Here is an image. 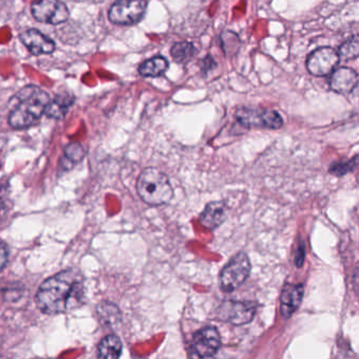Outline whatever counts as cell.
I'll return each mask as SVG.
<instances>
[{
	"label": "cell",
	"mask_w": 359,
	"mask_h": 359,
	"mask_svg": "<svg viewBox=\"0 0 359 359\" xmlns=\"http://www.w3.org/2000/svg\"><path fill=\"white\" fill-rule=\"evenodd\" d=\"M83 275L76 269H68L41 283L35 302L43 314L58 315L79 308L83 304Z\"/></svg>",
	"instance_id": "cell-1"
},
{
	"label": "cell",
	"mask_w": 359,
	"mask_h": 359,
	"mask_svg": "<svg viewBox=\"0 0 359 359\" xmlns=\"http://www.w3.org/2000/svg\"><path fill=\"white\" fill-rule=\"evenodd\" d=\"M14 98L18 102L8 117V123L15 130L28 129L35 125L51 102L47 92L32 85L22 88Z\"/></svg>",
	"instance_id": "cell-2"
},
{
	"label": "cell",
	"mask_w": 359,
	"mask_h": 359,
	"mask_svg": "<svg viewBox=\"0 0 359 359\" xmlns=\"http://www.w3.org/2000/svg\"><path fill=\"white\" fill-rule=\"evenodd\" d=\"M136 191L142 201L152 207L165 205L174 196L169 178L157 168H147L140 174Z\"/></svg>",
	"instance_id": "cell-3"
},
{
	"label": "cell",
	"mask_w": 359,
	"mask_h": 359,
	"mask_svg": "<svg viewBox=\"0 0 359 359\" xmlns=\"http://www.w3.org/2000/svg\"><path fill=\"white\" fill-rule=\"evenodd\" d=\"M251 273V262L247 254H236L222 269L219 275L220 289L224 293H231L238 289Z\"/></svg>",
	"instance_id": "cell-4"
},
{
	"label": "cell",
	"mask_w": 359,
	"mask_h": 359,
	"mask_svg": "<svg viewBox=\"0 0 359 359\" xmlns=\"http://www.w3.org/2000/svg\"><path fill=\"white\" fill-rule=\"evenodd\" d=\"M147 8V0H117L109 11V20L118 26H133L144 18Z\"/></svg>",
	"instance_id": "cell-5"
},
{
	"label": "cell",
	"mask_w": 359,
	"mask_h": 359,
	"mask_svg": "<svg viewBox=\"0 0 359 359\" xmlns=\"http://www.w3.org/2000/svg\"><path fill=\"white\" fill-rule=\"evenodd\" d=\"M33 18L43 24H64L70 16L66 4L60 0H33L31 5Z\"/></svg>",
	"instance_id": "cell-6"
},
{
	"label": "cell",
	"mask_w": 359,
	"mask_h": 359,
	"mask_svg": "<svg viewBox=\"0 0 359 359\" xmlns=\"http://www.w3.org/2000/svg\"><path fill=\"white\" fill-rule=\"evenodd\" d=\"M222 346V337L215 327H205L197 331L191 340V356L195 358H211Z\"/></svg>",
	"instance_id": "cell-7"
},
{
	"label": "cell",
	"mask_w": 359,
	"mask_h": 359,
	"mask_svg": "<svg viewBox=\"0 0 359 359\" xmlns=\"http://www.w3.org/2000/svg\"><path fill=\"white\" fill-rule=\"evenodd\" d=\"M237 123L245 128H266L279 129L283 121L276 111L257 110V109L241 108L235 113Z\"/></svg>",
	"instance_id": "cell-8"
},
{
	"label": "cell",
	"mask_w": 359,
	"mask_h": 359,
	"mask_svg": "<svg viewBox=\"0 0 359 359\" xmlns=\"http://www.w3.org/2000/svg\"><path fill=\"white\" fill-rule=\"evenodd\" d=\"M256 304L249 302L226 300L217 310V318L233 325L249 323L255 316Z\"/></svg>",
	"instance_id": "cell-9"
},
{
	"label": "cell",
	"mask_w": 359,
	"mask_h": 359,
	"mask_svg": "<svg viewBox=\"0 0 359 359\" xmlns=\"http://www.w3.org/2000/svg\"><path fill=\"white\" fill-rule=\"evenodd\" d=\"M339 60V54L332 48H319L306 58V69L314 76H325L336 68Z\"/></svg>",
	"instance_id": "cell-10"
},
{
	"label": "cell",
	"mask_w": 359,
	"mask_h": 359,
	"mask_svg": "<svg viewBox=\"0 0 359 359\" xmlns=\"http://www.w3.org/2000/svg\"><path fill=\"white\" fill-rule=\"evenodd\" d=\"M20 41L33 55H49L55 51V43L36 29L22 33Z\"/></svg>",
	"instance_id": "cell-11"
},
{
	"label": "cell",
	"mask_w": 359,
	"mask_h": 359,
	"mask_svg": "<svg viewBox=\"0 0 359 359\" xmlns=\"http://www.w3.org/2000/svg\"><path fill=\"white\" fill-rule=\"evenodd\" d=\"M359 75L353 69L342 67L334 71L330 79V87L338 94H348L357 87Z\"/></svg>",
	"instance_id": "cell-12"
},
{
	"label": "cell",
	"mask_w": 359,
	"mask_h": 359,
	"mask_svg": "<svg viewBox=\"0 0 359 359\" xmlns=\"http://www.w3.org/2000/svg\"><path fill=\"white\" fill-rule=\"evenodd\" d=\"M304 285L287 283L283 287L280 298L281 314L285 318H289L296 312L302 304L304 297Z\"/></svg>",
	"instance_id": "cell-13"
},
{
	"label": "cell",
	"mask_w": 359,
	"mask_h": 359,
	"mask_svg": "<svg viewBox=\"0 0 359 359\" xmlns=\"http://www.w3.org/2000/svg\"><path fill=\"white\" fill-rule=\"evenodd\" d=\"M228 216V208L224 201H211L205 205V210L199 216L201 226L209 230H214L224 224Z\"/></svg>",
	"instance_id": "cell-14"
},
{
	"label": "cell",
	"mask_w": 359,
	"mask_h": 359,
	"mask_svg": "<svg viewBox=\"0 0 359 359\" xmlns=\"http://www.w3.org/2000/svg\"><path fill=\"white\" fill-rule=\"evenodd\" d=\"M123 352V342L115 334H109L98 344L97 356L100 358H118Z\"/></svg>",
	"instance_id": "cell-15"
},
{
	"label": "cell",
	"mask_w": 359,
	"mask_h": 359,
	"mask_svg": "<svg viewBox=\"0 0 359 359\" xmlns=\"http://www.w3.org/2000/svg\"><path fill=\"white\" fill-rule=\"evenodd\" d=\"M85 149L79 142H71L65 149L64 156L60 159V165L64 171H70L77 163L85 158Z\"/></svg>",
	"instance_id": "cell-16"
},
{
	"label": "cell",
	"mask_w": 359,
	"mask_h": 359,
	"mask_svg": "<svg viewBox=\"0 0 359 359\" xmlns=\"http://www.w3.org/2000/svg\"><path fill=\"white\" fill-rule=\"evenodd\" d=\"M74 98L70 95H57L48 104L45 114L49 118L62 119L70 110Z\"/></svg>",
	"instance_id": "cell-17"
},
{
	"label": "cell",
	"mask_w": 359,
	"mask_h": 359,
	"mask_svg": "<svg viewBox=\"0 0 359 359\" xmlns=\"http://www.w3.org/2000/svg\"><path fill=\"white\" fill-rule=\"evenodd\" d=\"M169 68V62L163 56H154L140 65L138 72L144 77H159Z\"/></svg>",
	"instance_id": "cell-18"
},
{
	"label": "cell",
	"mask_w": 359,
	"mask_h": 359,
	"mask_svg": "<svg viewBox=\"0 0 359 359\" xmlns=\"http://www.w3.org/2000/svg\"><path fill=\"white\" fill-rule=\"evenodd\" d=\"M97 314L100 323L110 325V327L118 325L121 319V313L119 309L115 304L108 302H104L98 304Z\"/></svg>",
	"instance_id": "cell-19"
},
{
	"label": "cell",
	"mask_w": 359,
	"mask_h": 359,
	"mask_svg": "<svg viewBox=\"0 0 359 359\" xmlns=\"http://www.w3.org/2000/svg\"><path fill=\"white\" fill-rule=\"evenodd\" d=\"M197 53L196 48L188 41L175 43L171 49V56L174 62L177 64L184 65L190 62L195 54Z\"/></svg>",
	"instance_id": "cell-20"
},
{
	"label": "cell",
	"mask_w": 359,
	"mask_h": 359,
	"mask_svg": "<svg viewBox=\"0 0 359 359\" xmlns=\"http://www.w3.org/2000/svg\"><path fill=\"white\" fill-rule=\"evenodd\" d=\"M339 56L342 60H354L359 56V35L351 37L339 48Z\"/></svg>",
	"instance_id": "cell-21"
},
{
	"label": "cell",
	"mask_w": 359,
	"mask_h": 359,
	"mask_svg": "<svg viewBox=\"0 0 359 359\" xmlns=\"http://www.w3.org/2000/svg\"><path fill=\"white\" fill-rule=\"evenodd\" d=\"M354 167L355 161H348V163H336V165H332L330 171H331L332 173L338 174V175H344V174L348 173V172L351 171Z\"/></svg>",
	"instance_id": "cell-22"
},
{
	"label": "cell",
	"mask_w": 359,
	"mask_h": 359,
	"mask_svg": "<svg viewBox=\"0 0 359 359\" xmlns=\"http://www.w3.org/2000/svg\"><path fill=\"white\" fill-rule=\"evenodd\" d=\"M8 258H9V249H8L5 241H3V243H1V269H3V270L6 268Z\"/></svg>",
	"instance_id": "cell-23"
},
{
	"label": "cell",
	"mask_w": 359,
	"mask_h": 359,
	"mask_svg": "<svg viewBox=\"0 0 359 359\" xmlns=\"http://www.w3.org/2000/svg\"><path fill=\"white\" fill-rule=\"evenodd\" d=\"M356 278H357L356 285H357V287H358V291H359V275H357Z\"/></svg>",
	"instance_id": "cell-24"
}]
</instances>
